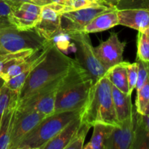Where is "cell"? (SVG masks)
Listing matches in <instances>:
<instances>
[{"mask_svg":"<svg viewBox=\"0 0 149 149\" xmlns=\"http://www.w3.org/2000/svg\"><path fill=\"white\" fill-rule=\"evenodd\" d=\"M74 61L51 41L46 56L32 69L18 92L17 104L63 77Z\"/></svg>","mask_w":149,"mask_h":149,"instance_id":"obj_1","label":"cell"},{"mask_svg":"<svg viewBox=\"0 0 149 149\" xmlns=\"http://www.w3.org/2000/svg\"><path fill=\"white\" fill-rule=\"evenodd\" d=\"M80 115L73 119L61 132L49 141L42 149H65L81 125Z\"/></svg>","mask_w":149,"mask_h":149,"instance_id":"obj_16","label":"cell"},{"mask_svg":"<svg viewBox=\"0 0 149 149\" xmlns=\"http://www.w3.org/2000/svg\"><path fill=\"white\" fill-rule=\"evenodd\" d=\"M61 17L62 14L56 10L53 2L42 6L40 19L33 29L44 39L52 41L57 35L63 33Z\"/></svg>","mask_w":149,"mask_h":149,"instance_id":"obj_13","label":"cell"},{"mask_svg":"<svg viewBox=\"0 0 149 149\" xmlns=\"http://www.w3.org/2000/svg\"><path fill=\"white\" fill-rule=\"evenodd\" d=\"M111 83L105 74L93 84L87 102L80 113L81 122L92 127L95 123L118 126V120L112 97Z\"/></svg>","mask_w":149,"mask_h":149,"instance_id":"obj_3","label":"cell"},{"mask_svg":"<svg viewBox=\"0 0 149 149\" xmlns=\"http://www.w3.org/2000/svg\"><path fill=\"white\" fill-rule=\"evenodd\" d=\"M128 62L122 61L107 70L106 75L110 80L112 85L122 92L129 94L127 65Z\"/></svg>","mask_w":149,"mask_h":149,"instance_id":"obj_20","label":"cell"},{"mask_svg":"<svg viewBox=\"0 0 149 149\" xmlns=\"http://www.w3.org/2000/svg\"><path fill=\"white\" fill-rule=\"evenodd\" d=\"M77 49L76 61L87 70L94 83L105 75L106 70L100 63L95 52L89 33L83 31L68 34Z\"/></svg>","mask_w":149,"mask_h":149,"instance_id":"obj_6","label":"cell"},{"mask_svg":"<svg viewBox=\"0 0 149 149\" xmlns=\"http://www.w3.org/2000/svg\"><path fill=\"white\" fill-rule=\"evenodd\" d=\"M105 5L111 7H116L117 5L119 0H103Z\"/></svg>","mask_w":149,"mask_h":149,"instance_id":"obj_33","label":"cell"},{"mask_svg":"<svg viewBox=\"0 0 149 149\" xmlns=\"http://www.w3.org/2000/svg\"><path fill=\"white\" fill-rule=\"evenodd\" d=\"M119 25L118 10L116 7H111L107 11L100 13L93 18L82 30L87 33H98L109 30Z\"/></svg>","mask_w":149,"mask_h":149,"instance_id":"obj_15","label":"cell"},{"mask_svg":"<svg viewBox=\"0 0 149 149\" xmlns=\"http://www.w3.org/2000/svg\"><path fill=\"white\" fill-rule=\"evenodd\" d=\"M91 127V125L81 122L80 127L74 134L72 140L65 149H82L84 146L86 136Z\"/></svg>","mask_w":149,"mask_h":149,"instance_id":"obj_24","label":"cell"},{"mask_svg":"<svg viewBox=\"0 0 149 149\" xmlns=\"http://www.w3.org/2000/svg\"><path fill=\"white\" fill-rule=\"evenodd\" d=\"M137 111L115 126L106 143V149H133L135 141Z\"/></svg>","mask_w":149,"mask_h":149,"instance_id":"obj_11","label":"cell"},{"mask_svg":"<svg viewBox=\"0 0 149 149\" xmlns=\"http://www.w3.org/2000/svg\"><path fill=\"white\" fill-rule=\"evenodd\" d=\"M16 114V105L6 110L0 121V149H10L12 130Z\"/></svg>","mask_w":149,"mask_h":149,"instance_id":"obj_19","label":"cell"},{"mask_svg":"<svg viewBox=\"0 0 149 149\" xmlns=\"http://www.w3.org/2000/svg\"><path fill=\"white\" fill-rule=\"evenodd\" d=\"M99 5H105L103 0H66L64 4L63 13L71 10Z\"/></svg>","mask_w":149,"mask_h":149,"instance_id":"obj_26","label":"cell"},{"mask_svg":"<svg viewBox=\"0 0 149 149\" xmlns=\"http://www.w3.org/2000/svg\"><path fill=\"white\" fill-rule=\"evenodd\" d=\"M119 25L144 31L149 28V9L118 10Z\"/></svg>","mask_w":149,"mask_h":149,"instance_id":"obj_14","label":"cell"},{"mask_svg":"<svg viewBox=\"0 0 149 149\" xmlns=\"http://www.w3.org/2000/svg\"><path fill=\"white\" fill-rule=\"evenodd\" d=\"M143 32H145V33H146L147 35H148V37H149V28H148V29H147L146 30V31H144Z\"/></svg>","mask_w":149,"mask_h":149,"instance_id":"obj_36","label":"cell"},{"mask_svg":"<svg viewBox=\"0 0 149 149\" xmlns=\"http://www.w3.org/2000/svg\"><path fill=\"white\" fill-rule=\"evenodd\" d=\"M136 61L138 63V74L135 90H136V91H138L143 86V84L146 81L148 77V73L145 62L139 59H136Z\"/></svg>","mask_w":149,"mask_h":149,"instance_id":"obj_29","label":"cell"},{"mask_svg":"<svg viewBox=\"0 0 149 149\" xmlns=\"http://www.w3.org/2000/svg\"><path fill=\"white\" fill-rule=\"evenodd\" d=\"M143 122L144 124H145L147 130L149 132V106L145 114L143 115Z\"/></svg>","mask_w":149,"mask_h":149,"instance_id":"obj_32","label":"cell"},{"mask_svg":"<svg viewBox=\"0 0 149 149\" xmlns=\"http://www.w3.org/2000/svg\"><path fill=\"white\" fill-rule=\"evenodd\" d=\"M93 127V133L91 139L83 148L106 149L108 140L115 126L104 123H95Z\"/></svg>","mask_w":149,"mask_h":149,"instance_id":"obj_18","label":"cell"},{"mask_svg":"<svg viewBox=\"0 0 149 149\" xmlns=\"http://www.w3.org/2000/svg\"><path fill=\"white\" fill-rule=\"evenodd\" d=\"M111 90L113 106L118 120L121 122L132 116L135 111L132 103V95L123 93L113 85L111 86Z\"/></svg>","mask_w":149,"mask_h":149,"instance_id":"obj_17","label":"cell"},{"mask_svg":"<svg viewBox=\"0 0 149 149\" xmlns=\"http://www.w3.org/2000/svg\"><path fill=\"white\" fill-rule=\"evenodd\" d=\"M63 77L17 103L16 110L19 111H35L46 116L55 113L57 91Z\"/></svg>","mask_w":149,"mask_h":149,"instance_id":"obj_7","label":"cell"},{"mask_svg":"<svg viewBox=\"0 0 149 149\" xmlns=\"http://www.w3.org/2000/svg\"><path fill=\"white\" fill-rule=\"evenodd\" d=\"M81 110L55 113L45 117L22 141L17 149H42L69 122L78 117Z\"/></svg>","mask_w":149,"mask_h":149,"instance_id":"obj_4","label":"cell"},{"mask_svg":"<svg viewBox=\"0 0 149 149\" xmlns=\"http://www.w3.org/2000/svg\"><path fill=\"white\" fill-rule=\"evenodd\" d=\"M45 117L47 116L35 111H19L16 110L10 138V149H17L26 135Z\"/></svg>","mask_w":149,"mask_h":149,"instance_id":"obj_9","label":"cell"},{"mask_svg":"<svg viewBox=\"0 0 149 149\" xmlns=\"http://www.w3.org/2000/svg\"><path fill=\"white\" fill-rule=\"evenodd\" d=\"M146 65L147 70H148V77H149V62L148 63H146Z\"/></svg>","mask_w":149,"mask_h":149,"instance_id":"obj_35","label":"cell"},{"mask_svg":"<svg viewBox=\"0 0 149 149\" xmlns=\"http://www.w3.org/2000/svg\"><path fill=\"white\" fill-rule=\"evenodd\" d=\"M42 7L30 3L12 7L8 15L9 22L17 30H32L39 21Z\"/></svg>","mask_w":149,"mask_h":149,"instance_id":"obj_12","label":"cell"},{"mask_svg":"<svg viewBox=\"0 0 149 149\" xmlns=\"http://www.w3.org/2000/svg\"><path fill=\"white\" fill-rule=\"evenodd\" d=\"M41 50V49H40ZM39 51V50H38ZM38 51L24 50L15 52H7V53H0V76L7 67L13 65L17 62L27 59L33 54Z\"/></svg>","mask_w":149,"mask_h":149,"instance_id":"obj_21","label":"cell"},{"mask_svg":"<svg viewBox=\"0 0 149 149\" xmlns=\"http://www.w3.org/2000/svg\"><path fill=\"white\" fill-rule=\"evenodd\" d=\"M127 72L128 85H129V94L132 95L133 90L135 89L138 74V63L137 61L135 63L128 62L127 65Z\"/></svg>","mask_w":149,"mask_h":149,"instance_id":"obj_28","label":"cell"},{"mask_svg":"<svg viewBox=\"0 0 149 149\" xmlns=\"http://www.w3.org/2000/svg\"><path fill=\"white\" fill-rule=\"evenodd\" d=\"M149 106V77L146 81L139 90L137 91L135 100L136 111L141 115H144Z\"/></svg>","mask_w":149,"mask_h":149,"instance_id":"obj_23","label":"cell"},{"mask_svg":"<svg viewBox=\"0 0 149 149\" xmlns=\"http://www.w3.org/2000/svg\"><path fill=\"white\" fill-rule=\"evenodd\" d=\"M17 93L13 91L4 84L0 90V121L4 112L10 106H17Z\"/></svg>","mask_w":149,"mask_h":149,"instance_id":"obj_22","label":"cell"},{"mask_svg":"<svg viewBox=\"0 0 149 149\" xmlns=\"http://www.w3.org/2000/svg\"><path fill=\"white\" fill-rule=\"evenodd\" d=\"M49 41L41 37L34 29L20 31L13 26L0 27V53L24 50L38 51Z\"/></svg>","mask_w":149,"mask_h":149,"instance_id":"obj_5","label":"cell"},{"mask_svg":"<svg viewBox=\"0 0 149 149\" xmlns=\"http://www.w3.org/2000/svg\"><path fill=\"white\" fill-rule=\"evenodd\" d=\"M110 8L111 7L106 5H99L63 13L61 17L62 31L66 34L82 31L93 18Z\"/></svg>","mask_w":149,"mask_h":149,"instance_id":"obj_8","label":"cell"},{"mask_svg":"<svg viewBox=\"0 0 149 149\" xmlns=\"http://www.w3.org/2000/svg\"><path fill=\"white\" fill-rule=\"evenodd\" d=\"M93 84L87 70L74 60L58 88L55 113L81 110Z\"/></svg>","mask_w":149,"mask_h":149,"instance_id":"obj_2","label":"cell"},{"mask_svg":"<svg viewBox=\"0 0 149 149\" xmlns=\"http://www.w3.org/2000/svg\"><path fill=\"white\" fill-rule=\"evenodd\" d=\"M126 42H121L117 33L112 32L106 41L94 47L95 52L105 69L109 70L113 65L123 61V53Z\"/></svg>","mask_w":149,"mask_h":149,"instance_id":"obj_10","label":"cell"},{"mask_svg":"<svg viewBox=\"0 0 149 149\" xmlns=\"http://www.w3.org/2000/svg\"><path fill=\"white\" fill-rule=\"evenodd\" d=\"M11 7H15L23 3H30L39 6H45L52 2V0H6Z\"/></svg>","mask_w":149,"mask_h":149,"instance_id":"obj_31","label":"cell"},{"mask_svg":"<svg viewBox=\"0 0 149 149\" xmlns=\"http://www.w3.org/2000/svg\"><path fill=\"white\" fill-rule=\"evenodd\" d=\"M137 59L149 62V37L143 31H138L137 41Z\"/></svg>","mask_w":149,"mask_h":149,"instance_id":"obj_25","label":"cell"},{"mask_svg":"<svg viewBox=\"0 0 149 149\" xmlns=\"http://www.w3.org/2000/svg\"><path fill=\"white\" fill-rule=\"evenodd\" d=\"M12 7L6 0H0V27L12 26L8 20V15Z\"/></svg>","mask_w":149,"mask_h":149,"instance_id":"obj_30","label":"cell"},{"mask_svg":"<svg viewBox=\"0 0 149 149\" xmlns=\"http://www.w3.org/2000/svg\"><path fill=\"white\" fill-rule=\"evenodd\" d=\"M5 82L6 81H4V79H3L0 77V90H1V87L5 84Z\"/></svg>","mask_w":149,"mask_h":149,"instance_id":"obj_34","label":"cell"},{"mask_svg":"<svg viewBox=\"0 0 149 149\" xmlns=\"http://www.w3.org/2000/svg\"><path fill=\"white\" fill-rule=\"evenodd\" d=\"M118 10L127 9H149V0H119Z\"/></svg>","mask_w":149,"mask_h":149,"instance_id":"obj_27","label":"cell"}]
</instances>
